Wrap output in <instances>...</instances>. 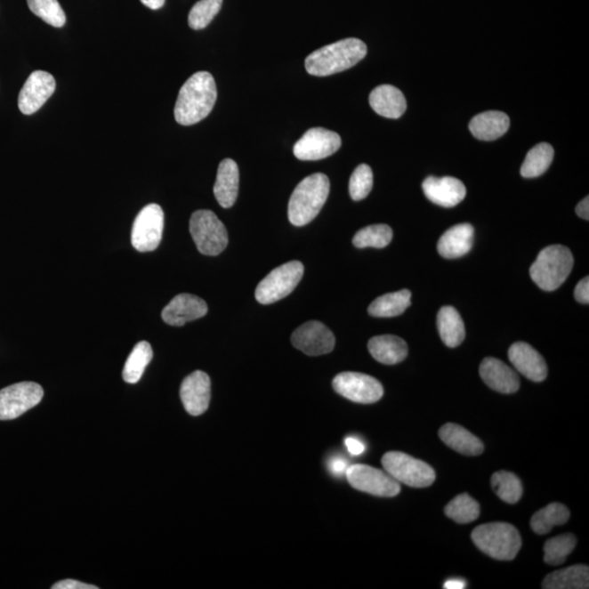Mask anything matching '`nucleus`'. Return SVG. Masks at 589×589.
I'll use <instances>...</instances> for the list:
<instances>
[{
  "label": "nucleus",
  "mask_w": 589,
  "mask_h": 589,
  "mask_svg": "<svg viewBox=\"0 0 589 589\" xmlns=\"http://www.w3.org/2000/svg\"><path fill=\"white\" fill-rule=\"evenodd\" d=\"M217 99L216 84L210 72L192 75L182 86L175 105L176 122L191 125L204 120L214 109Z\"/></svg>",
  "instance_id": "f257e3e1"
},
{
  "label": "nucleus",
  "mask_w": 589,
  "mask_h": 589,
  "mask_svg": "<svg viewBox=\"0 0 589 589\" xmlns=\"http://www.w3.org/2000/svg\"><path fill=\"white\" fill-rule=\"evenodd\" d=\"M367 46L359 38H345L333 44L319 48L305 61L309 74L327 77L351 69L363 61Z\"/></svg>",
  "instance_id": "f03ea898"
},
{
  "label": "nucleus",
  "mask_w": 589,
  "mask_h": 589,
  "mask_svg": "<svg viewBox=\"0 0 589 589\" xmlns=\"http://www.w3.org/2000/svg\"><path fill=\"white\" fill-rule=\"evenodd\" d=\"M330 193V181L325 173H317L298 183L288 204V219L294 226H305L325 206Z\"/></svg>",
  "instance_id": "7ed1b4c3"
},
{
  "label": "nucleus",
  "mask_w": 589,
  "mask_h": 589,
  "mask_svg": "<svg viewBox=\"0 0 589 589\" xmlns=\"http://www.w3.org/2000/svg\"><path fill=\"white\" fill-rule=\"evenodd\" d=\"M574 265L571 251L561 245H553L540 251L532 267L530 278L539 288L553 292L567 281Z\"/></svg>",
  "instance_id": "20e7f679"
},
{
  "label": "nucleus",
  "mask_w": 589,
  "mask_h": 589,
  "mask_svg": "<svg viewBox=\"0 0 589 589\" xmlns=\"http://www.w3.org/2000/svg\"><path fill=\"white\" fill-rule=\"evenodd\" d=\"M472 539L482 553L501 561L513 560L521 547L519 530L509 523L478 526L472 533Z\"/></svg>",
  "instance_id": "39448f33"
},
{
  "label": "nucleus",
  "mask_w": 589,
  "mask_h": 589,
  "mask_svg": "<svg viewBox=\"0 0 589 589\" xmlns=\"http://www.w3.org/2000/svg\"><path fill=\"white\" fill-rule=\"evenodd\" d=\"M190 230L192 239L202 254L214 257L223 253L229 245L226 227L212 211H196L191 215Z\"/></svg>",
  "instance_id": "423d86ee"
},
{
  "label": "nucleus",
  "mask_w": 589,
  "mask_h": 589,
  "mask_svg": "<svg viewBox=\"0 0 589 589\" xmlns=\"http://www.w3.org/2000/svg\"><path fill=\"white\" fill-rule=\"evenodd\" d=\"M303 272L305 268L299 261H291L275 268L259 283L255 289V299L262 305L281 301L296 288L302 281Z\"/></svg>",
  "instance_id": "0eeeda50"
},
{
  "label": "nucleus",
  "mask_w": 589,
  "mask_h": 589,
  "mask_svg": "<svg viewBox=\"0 0 589 589\" xmlns=\"http://www.w3.org/2000/svg\"><path fill=\"white\" fill-rule=\"evenodd\" d=\"M383 466L395 480L409 487L426 488L436 480V472L431 465L407 453H385L383 457Z\"/></svg>",
  "instance_id": "6e6552de"
},
{
  "label": "nucleus",
  "mask_w": 589,
  "mask_h": 589,
  "mask_svg": "<svg viewBox=\"0 0 589 589\" xmlns=\"http://www.w3.org/2000/svg\"><path fill=\"white\" fill-rule=\"evenodd\" d=\"M44 391L36 383H19L0 390V420L20 417L40 404Z\"/></svg>",
  "instance_id": "1a4fd4ad"
},
{
  "label": "nucleus",
  "mask_w": 589,
  "mask_h": 589,
  "mask_svg": "<svg viewBox=\"0 0 589 589\" xmlns=\"http://www.w3.org/2000/svg\"><path fill=\"white\" fill-rule=\"evenodd\" d=\"M347 480L356 490L376 496H395L400 492V486L388 472L364 464L349 466Z\"/></svg>",
  "instance_id": "9d476101"
},
{
  "label": "nucleus",
  "mask_w": 589,
  "mask_h": 589,
  "mask_svg": "<svg viewBox=\"0 0 589 589\" xmlns=\"http://www.w3.org/2000/svg\"><path fill=\"white\" fill-rule=\"evenodd\" d=\"M164 230V212L156 204L144 206L134 220L132 233L133 248L140 253L156 250L161 243Z\"/></svg>",
  "instance_id": "9b49d317"
},
{
  "label": "nucleus",
  "mask_w": 589,
  "mask_h": 589,
  "mask_svg": "<svg viewBox=\"0 0 589 589\" xmlns=\"http://www.w3.org/2000/svg\"><path fill=\"white\" fill-rule=\"evenodd\" d=\"M333 389L351 402L373 404L383 397V386L374 376L359 373H342L333 380Z\"/></svg>",
  "instance_id": "f8f14e48"
},
{
  "label": "nucleus",
  "mask_w": 589,
  "mask_h": 589,
  "mask_svg": "<svg viewBox=\"0 0 589 589\" xmlns=\"http://www.w3.org/2000/svg\"><path fill=\"white\" fill-rule=\"evenodd\" d=\"M339 134L325 128L309 129L294 146V154L301 161H319L329 157L341 148Z\"/></svg>",
  "instance_id": "ddd939ff"
},
{
  "label": "nucleus",
  "mask_w": 589,
  "mask_h": 589,
  "mask_svg": "<svg viewBox=\"0 0 589 589\" xmlns=\"http://www.w3.org/2000/svg\"><path fill=\"white\" fill-rule=\"evenodd\" d=\"M292 343L308 356H320L335 350V336L323 323L309 321L294 330Z\"/></svg>",
  "instance_id": "4468645a"
},
{
  "label": "nucleus",
  "mask_w": 589,
  "mask_h": 589,
  "mask_svg": "<svg viewBox=\"0 0 589 589\" xmlns=\"http://www.w3.org/2000/svg\"><path fill=\"white\" fill-rule=\"evenodd\" d=\"M55 89L56 81L51 74L42 70L32 72L19 94V109L24 115L36 113L54 93Z\"/></svg>",
  "instance_id": "2eb2a0df"
},
{
  "label": "nucleus",
  "mask_w": 589,
  "mask_h": 589,
  "mask_svg": "<svg viewBox=\"0 0 589 589\" xmlns=\"http://www.w3.org/2000/svg\"><path fill=\"white\" fill-rule=\"evenodd\" d=\"M181 399L183 407L191 416H200L209 408L211 380L204 371H195L182 381Z\"/></svg>",
  "instance_id": "dca6fc26"
},
{
  "label": "nucleus",
  "mask_w": 589,
  "mask_h": 589,
  "mask_svg": "<svg viewBox=\"0 0 589 589\" xmlns=\"http://www.w3.org/2000/svg\"><path fill=\"white\" fill-rule=\"evenodd\" d=\"M207 305L204 299L191 294H180L163 309L164 322L173 327H182L187 322L195 321L205 317Z\"/></svg>",
  "instance_id": "f3484780"
},
{
  "label": "nucleus",
  "mask_w": 589,
  "mask_h": 589,
  "mask_svg": "<svg viewBox=\"0 0 589 589\" xmlns=\"http://www.w3.org/2000/svg\"><path fill=\"white\" fill-rule=\"evenodd\" d=\"M509 359L520 374L534 383H542L547 378V364L543 356L528 343L518 342L512 345Z\"/></svg>",
  "instance_id": "a211bd4d"
},
{
  "label": "nucleus",
  "mask_w": 589,
  "mask_h": 589,
  "mask_svg": "<svg viewBox=\"0 0 589 589\" xmlns=\"http://www.w3.org/2000/svg\"><path fill=\"white\" fill-rule=\"evenodd\" d=\"M423 190L429 200L443 207L456 206L466 196L464 183L454 177H428L423 182Z\"/></svg>",
  "instance_id": "6ab92c4d"
},
{
  "label": "nucleus",
  "mask_w": 589,
  "mask_h": 589,
  "mask_svg": "<svg viewBox=\"0 0 589 589\" xmlns=\"http://www.w3.org/2000/svg\"><path fill=\"white\" fill-rule=\"evenodd\" d=\"M480 374L484 383L496 392L511 394L520 389V379L515 371L494 357L482 360Z\"/></svg>",
  "instance_id": "aec40b11"
},
{
  "label": "nucleus",
  "mask_w": 589,
  "mask_h": 589,
  "mask_svg": "<svg viewBox=\"0 0 589 589\" xmlns=\"http://www.w3.org/2000/svg\"><path fill=\"white\" fill-rule=\"evenodd\" d=\"M239 190V168L233 159L221 162L214 185V196L222 207L229 209L238 200Z\"/></svg>",
  "instance_id": "412c9836"
},
{
  "label": "nucleus",
  "mask_w": 589,
  "mask_h": 589,
  "mask_svg": "<svg viewBox=\"0 0 589 589\" xmlns=\"http://www.w3.org/2000/svg\"><path fill=\"white\" fill-rule=\"evenodd\" d=\"M474 243V227L457 224L448 230L438 243L439 254L446 259H457L470 253Z\"/></svg>",
  "instance_id": "4be33fe9"
},
{
  "label": "nucleus",
  "mask_w": 589,
  "mask_h": 589,
  "mask_svg": "<svg viewBox=\"0 0 589 589\" xmlns=\"http://www.w3.org/2000/svg\"><path fill=\"white\" fill-rule=\"evenodd\" d=\"M369 103L376 114L392 119L399 118L407 108L402 91L390 85H380L371 92Z\"/></svg>",
  "instance_id": "5701e85b"
},
{
  "label": "nucleus",
  "mask_w": 589,
  "mask_h": 589,
  "mask_svg": "<svg viewBox=\"0 0 589 589\" xmlns=\"http://www.w3.org/2000/svg\"><path fill=\"white\" fill-rule=\"evenodd\" d=\"M509 127V116L504 112H498V110H489V112L477 115L470 123L472 136L482 141H494L504 136Z\"/></svg>",
  "instance_id": "b1692460"
},
{
  "label": "nucleus",
  "mask_w": 589,
  "mask_h": 589,
  "mask_svg": "<svg viewBox=\"0 0 589 589\" xmlns=\"http://www.w3.org/2000/svg\"><path fill=\"white\" fill-rule=\"evenodd\" d=\"M371 356L383 365L402 363L408 355L407 342L395 335L375 336L368 343Z\"/></svg>",
  "instance_id": "393cba45"
},
{
  "label": "nucleus",
  "mask_w": 589,
  "mask_h": 589,
  "mask_svg": "<svg viewBox=\"0 0 589 589\" xmlns=\"http://www.w3.org/2000/svg\"><path fill=\"white\" fill-rule=\"evenodd\" d=\"M439 437L448 448L464 456H476L484 452V444L480 439L460 424H444L439 432Z\"/></svg>",
  "instance_id": "a878e982"
},
{
  "label": "nucleus",
  "mask_w": 589,
  "mask_h": 589,
  "mask_svg": "<svg viewBox=\"0 0 589 589\" xmlns=\"http://www.w3.org/2000/svg\"><path fill=\"white\" fill-rule=\"evenodd\" d=\"M437 326L442 342L450 349L460 346L465 340L464 322L456 308L442 307L438 313Z\"/></svg>",
  "instance_id": "bb28decb"
},
{
  "label": "nucleus",
  "mask_w": 589,
  "mask_h": 589,
  "mask_svg": "<svg viewBox=\"0 0 589 589\" xmlns=\"http://www.w3.org/2000/svg\"><path fill=\"white\" fill-rule=\"evenodd\" d=\"M589 569L587 566H573L548 574L543 582L545 589H587Z\"/></svg>",
  "instance_id": "cd10ccee"
},
{
  "label": "nucleus",
  "mask_w": 589,
  "mask_h": 589,
  "mask_svg": "<svg viewBox=\"0 0 589 589\" xmlns=\"http://www.w3.org/2000/svg\"><path fill=\"white\" fill-rule=\"evenodd\" d=\"M412 293L408 289L383 294L375 299L368 308L370 316L375 318H392L402 315L410 306Z\"/></svg>",
  "instance_id": "c85d7f7f"
},
{
  "label": "nucleus",
  "mask_w": 589,
  "mask_h": 589,
  "mask_svg": "<svg viewBox=\"0 0 589 589\" xmlns=\"http://www.w3.org/2000/svg\"><path fill=\"white\" fill-rule=\"evenodd\" d=\"M152 359L153 350L149 343L146 341L138 343L125 364L123 378L125 383L130 384L138 383Z\"/></svg>",
  "instance_id": "c756f323"
},
{
  "label": "nucleus",
  "mask_w": 589,
  "mask_h": 589,
  "mask_svg": "<svg viewBox=\"0 0 589 589\" xmlns=\"http://www.w3.org/2000/svg\"><path fill=\"white\" fill-rule=\"evenodd\" d=\"M569 519V511L561 504H552L537 512L530 520V528L536 534L545 535L552 532L554 526L566 524Z\"/></svg>",
  "instance_id": "7c9ffc66"
},
{
  "label": "nucleus",
  "mask_w": 589,
  "mask_h": 589,
  "mask_svg": "<svg viewBox=\"0 0 589 589\" xmlns=\"http://www.w3.org/2000/svg\"><path fill=\"white\" fill-rule=\"evenodd\" d=\"M554 156L553 148L548 143H539L526 156L520 167V175L524 178H535L548 170Z\"/></svg>",
  "instance_id": "2f4dec72"
},
{
  "label": "nucleus",
  "mask_w": 589,
  "mask_h": 589,
  "mask_svg": "<svg viewBox=\"0 0 589 589\" xmlns=\"http://www.w3.org/2000/svg\"><path fill=\"white\" fill-rule=\"evenodd\" d=\"M444 513L458 524L472 523L480 518V505L470 495L462 494L444 508Z\"/></svg>",
  "instance_id": "473e14b6"
},
{
  "label": "nucleus",
  "mask_w": 589,
  "mask_h": 589,
  "mask_svg": "<svg viewBox=\"0 0 589 589\" xmlns=\"http://www.w3.org/2000/svg\"><path fill=\"white\" fill-rule=\"evenodd\" d=\"M491 486L496 496L506 504H514L523 495V485L513 472L501 471L491 477Z\"/></svg>",
  "instance_id": "72a5a7b5"
},
{
  "label": "nucleus",
  "mask_w": 589,
  "mask_h": 589,
  "mask_svg": "<svg viewBox=\"0 0 589 589\" xmlns=\"http://www.w3.org/2000/svg\"><path fill=\"white\" fill-rule=\"evenodd\" d=\"M392 238L393 230L389 225L376 224L357 231L352 238V244L360 249L368 247L383 249L390 245Z\"/></svg>",
  "instance_id": "f704fd0d"
},
{
  "label": "nucleus",
  "mask_w": 589,
  "mask_h": 589,
  "mask_svg": "<svg viewBox=\"0 0 589 589\" xmlns=\"http://www.w3.org/2000/svg\"><path fill=\"white\" fill-rule=\"evenodd\" d=\"M577 538L572 534H564L549 539L545 544V562L549 566H560L566 562L568 555L576 548Z\"/></svg>",
  "instance_id": "c9c22d12"
},
{
  "label": "nucleus",
  "mask_w": 589,
  "mask_h": 589,
  "mask_svg": "<svg viewBox=\"0 0 589 589\" xmlns=\"http://www.w3.org/2000/svg\"><path fill=\"white\" fill-rule=\"evenodd\" d=\"M30 11L52 27L62 28L66 23V13L57 0H28Z\"/></svg>",
  "instance_id": "e433bc0d"
},
{
  "label": "nucleus",
  "mask_w": 589,
  "mask_h": 589,
  "mask_svg": "<svg viewBox=\"0 0 589 589\" xmlns=\"http://www.w3.org/2000/svg\"><path fill=\"white\" fill-rule=\"evenodd\" d=\"M223 0H200L191 8L188 23L192 30H202L209 26L220 12Z\"/></svg>",
  "instance_id": "4c0bfd02"
},
{
  "label": "nucleus",
  "mask_w": 589,
  "mask_h": 589,
  "mask_svg": "<svg viewBox=\"0 0 589 589\" xmlns=\"http://www.w3.org/2000/svg\"><path fill=\"white\" fill-rule=\"evenodd\" d=\"M374 186V173L370 166L361 164L356 168L350 181V195L354 201L368 197Z\"/></svg>",
  "instance_id": "58836bf2"
},
{
  "label": "nucleus",
  "mask_w": 589,
  "mask_h": 589,
  "mask_svg": "<svg viewBox=\"0 0 589 589\" xmlns=\"http://www.w3.org/2000/svg\"><path fill=\"white\" fill-rule=\"evenodd\" d=\"M574 297L577 301L581 303H585L588 305L589 303V278L588 277L581 279L577 285L576 289H574Z\"/></svg>",
  "instance_id": "ea45409f"
},
{
  "label": "nucleus",
  "mask_w": 589,
  "mask_h": 589,
  "mask_svg": "<svg viewBox=\"0 0 589 589\" xmlns=\"http://www.w3.org/2000/svg\"><path fill=\"white\" fill-rule=\"evenodd\" d=\"M52 589H98L94 585H90V584H85L82 582L75 581V579H65V581L58 582L54 586H52Z\"/></svg>",
  "instance_id": "a19ab883"
},
{
  "label": "nucleus",
  "mask_w": 589,
  "mask_h": 589,
  "mask_svg": "<svg viewBox=\"0 0 589 589\" xmlns=\"http://www.w3.org/2000/svg\"><path fill=\"white\" fill-rule=\"evenodd\" d=\"M345 446L351 456H361V454L366 451L365 444L361 442L359 439L351 437L346 438Z\"/></svg>",
  "instance_id": "79ce46f5"
},
{
  "label": "nucleus",
  "mask_w": 589,
  "mask_h": 589,
  "mask_svg": "<svg viewBox=\"0 0 589 589\" xmlns=\"http://www.w3.org/2000/svg\"><path fill=\"white\" fill-rule=\"evenodd\" d=\"M329 468L332 474L342 476L343 474H346L349 464H347V462L344 460V458L335 457L330 461Z\"/></svg>",
  "instance_id": "37998d69"
},
{
  "label": "nucleus",
  "mask_w": 589,
  "mask_h": 589,
  "mask_svg": "<svg viewBox=\"0 0 589 589\" xmlns=\"http://www.w3.org/2000/svg\"><path fill=\"white\" fill-rule=\"evenodd\" d=\"M577 214L583 220H589V198H584L576 209Z\"/></svg>",
  "instance_id": "c03bdc74"
},
{
  "label": "nucleus",
  "mask_w": 589,
  "mask_h": 589,
  "mask_svg": "<svg viewBox=\"0 0 589 589\" xmlns=\"http://www.w3.org/2000/svg\"><path fill=\"white\" fill-rule=\"evenodd\" d=\"M443 587L446 589H463L466 587V583L463 579L452 578L444 583Z\"/></svg>",
  "instance_id": "a18cd8bd"
},
{
  "label": "nucleus",
  "mask_w": 589,
  "mask_h": 589,
  "mask_svg": "<svg viewBox=\"0 0 589 589\" xmlns=\"http://www.w3.org/2000/svg\"><path fill=\"white\" fill-rule=\"evenodd\" d=\"M141 3L144 4V6H147L149 9H153V11H157V9L164 6L165 0H141Z\"/></svg>",
  "instance_id": "49530a36"
}]
</instances>
